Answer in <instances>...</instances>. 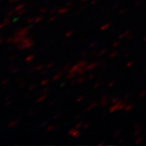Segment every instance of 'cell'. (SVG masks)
Segmentation results:
<instances>
[{"instance_id":"6da1fadb","label":"cell","mask_w":146,"mask_h":146,"mask_svg":"<svg viewBox=\"0 0 146 146\" xmlns=\"http://www.w3.org/2000/svg\"><path fill=\"white\" fill-rule=\"evenodd\" d=\"M126 104L124 102H123V101H119L118 102H116L115 103L114 106H112L110 108V112H111V113H114V112H116V111H119V110H124L125 109Z\"/></svg>"},{"instance_id":"7a4b0ae2","label":"cell","mask_w":146,"mask_h":146,"mask_svg":"<svg viewBox=\"0 0 146 146\" xmlns=\"http://www.w3.org/2000/svg\"><path fill=\"white\" fill-rule=\"evenodd\" d=\"M68 134H69L70 136L75 137V138H79L80 136H81V132H80V131L78 130V128H76V127L71 129V130L69 131Z\"/></svg>"},{"instance_id":"3957f363","label":"cell","mask_w":146,"mask_h":146,"mask_svg":"<svg viewBox=\"0 0 146 146\" xmlns=\"http://www.w3.org/2000/svg\"><path fill=\"white\" fill-rule=\"evenodd\" d=\"M98 65H99V63H96V62L88 63V65L85 67V70H86V72H87V71H90V70H93V69H94L95 68H97Z\"/></svg>"},{"instance_id":"277c9868","label":"cell","mask_w":146,"mask_h":146,"mask_svg":"<svg viewBox=\"0 0 146 146\" xmlns=\"http://www.w3.org/2000/svg\"><path fill=\"white\" fill-rule=\"evenodd\" d=\"M98 103L97 102H93L86 108V110H85L84 111H85V112H86V111H90L91 110H93L94 108H95V107H97V106H98Z\"/></svg>"},{"instance_id":"5b68a950","label":"cell","mask_w":146,"mask_h":146,"mask_svg":"<svg viewBox=\"0 0 146 146\" xmlns=\"http://www.w3.org/2000/svg\"><path fill=\"white\" fill-rule=\"evenodd\" d=\"M133 108H134V105L132 104H129V105H127L125 107V110L127 111V112H129V111H131V110H133Z\"/></svg>"},{"instance_id":"8992f818","label":"cell","mask_w":146,"mask_h":146,"mask_svg":"<svg viewBox=\"0 0 146 146\" xmlns=\"http://www.w3.org/2000/svg\"><path fill=\"white\" fill-rule=\"evenodd\" d=\"M106 103H108V97L104 96V97L102 98V106H105Z\"/></svg>"},{"instance_id":"52a82bcc","label":"cell","mask_w":146,"mask_h":146,"mask_svg":"<svg viewBox=\"0 0 146 146\" xmlns=\"http://www.w3.org/2000/svg\"><path fill=\"white\" fill-rule=\"evenodd\" d=\"M68 11H69V8H61V9H59V10L58 11V12L59 14H65V13L68 12Z\"/></svg>"},{"instance_id":"ba28073f","label":"cell","mask_w":146,"mask_h":146,"mask_svg":"<svg viewBox=\"0 0 146 146\" xmlns=\"http://www.w3.org/2000/svg\"><path fill=\"white\" fill-rule=\"evenodd\" d=\"M110 26V23H108V24H105L103 26H102L101 28H100V29L103 31V30H106V29H108Z\"/></svg>"},{"instance_id":"9c48e42d","label":"cell","mask_w":146,"mask_h":146,"mask_svg":"<svg viewBox=\"0 0 146 146\" xmlns=\"http://www.w3.org/2000/svg\"><path fill=\"white\" fill-rule=\"evenodd\" d=\"M130 33V31H126L124 32L123 34H121L119 36V38H124V37H127L128 36V33Z\"/></svg>"},{"instance_id":"30bf717a","label":"cell","mask_w":146,"mask_h":146,"mask_svg":"<svg viewBox=\"0 0 146 146\" xmlns=\"http://www.w3.org/2000/svg\"><path fill=\"white\" fill-rule=\"evenodd\" d=\"M61 76H62V72L58 73L57 75H55V76L54 77V80H59V79L61 78Z\"/></svg>"},{"instance_id":"8fae6325","label":"cell","mask_w":146,"mask_h":146,"mask_svg":"<svg viewBox=\"0 0 146 146\" xmlns=\"http://www.w3.org/2000/svg\"><path fill=\"white\" fill-rule=\"evenodd\" d=\"M84 80H85V78H84V77H80V78L76 80V83H78V84L84 83Z\"/></svg>"},{"instance_id":"7c38bea8","label":"cell","mask_w":146,"mask_h":146,"mask_svg":"<svg viewBox=\"0 0 146 146\" xmlns=\"http://www.w3.org/2000/svg\"><path fill=\"white\" fill-rule=\"evenodd\" d=\"M142 141H143V137H140V138H137L136 141V145H140L142 143Z\"/></svg>"},{"instance_id":"4fadbf2b","label":"cell","mask_w":146,"mask_h":146,"mask_svg":"<svg viewBox=\"0 0 146 146\" xmlns=\"http://www.w3.org/2000/svg\"><path fill=\"white\" fill-rule=\"evenodd\" d=\"M145 95H146V91H143V92H141V94H140V95H139V98H144Z\"/></svg>"},{"instance_id":"5bb4252c","label":"cell","mask_w":146,"mask_h":146,"mask_svg":"<svg viewBox=\"0 0 146 146\" xmlns=\"http://www.w3.org/2000/svg\"><path fill=\"white\" fill-rule=\"evenodd\" d=\"M118 54H119V53H118V52L112 53V54H110V58H115V57H116V56H117Z\"/></svg>"},{"instance_id":"9a60e30c","label":"cell","mask_w":146,"mask_h":146,"mask_svg":"<svg viewBox=\"0 0 146 146\" xmlns=\"http://www.w3.org/2000/svg\"><path fill=\"white\" fill-rule=\"evenodd\" d=\"M73 33H74V32H73V31L68 32V33H66V36H67V37H69V36H72Z\"/></svg>"},{"instance_id":"2e32d148","label":"cell","mask_w":146,"mask_h":146,"mask_svg":"<svg viewBox=\"0 0 146 146\" xmlns=\"http://www.w3.org/2000/svg\"><path fill=\"white\" fill-rule=\"evenodd\" d=\"M119 101V98H114L112 99V101H111V102H112V103H116V102H118Z\"/></svg>"},{"instance_id":"e0dca14e","label":"cell","mask_w":146,"mask_h":146,"mask_svg":"<svg viewBox=\"0 0 146 146\" xmlns=\"http://www.w3.org/2000/svg\"><path fill=\"white\" fill-rule=\"evenodd\" d=\"M82 125H83V123L80 122V123H78L76 125V128H80V127H82Z\"/></svg>"},{"instance_id":"ac0fdd59","label":"cell","mask_w":146,"mask_h":146,"mask_svg":"<svg viewBox=\"0 0 146 146\" xmlns=\"http://www.w3.org/2000/svg\"><path fill=\"white\" fill-rule=\"evenodd\" d=\"M106 52V50H104L103 51H100V52H98V56H101V55L104 54Z\"/></svg>"},{"instance_id":"d6986e66","label":"cell","mask_w":146,"mask_h":146,"mask_svg":"<svg viewBox=\"0 0 146 146\" xmlns=\"http://www.w3.org/2000/svg\"><path fill=\"white\" fill-rule=\"evenodd\" d=\"M102 84V82H100V81H98V83H97V84H94V89H97V88H98V87L99 86L100 84Z\"/></svg>"},{"instance_id":"ffe728a7","label":"cell","mask_w":146,"mask_h":146,"mask_svg":"<svg viewBox=\"0 0 146 146\" xmlns=\"http://www.w3.org/2000/svg\"><path fill=\"white\" fill-rule=\"evenodd\" d=\"M115 133V134H114V137H117V136L119 135V130L116 131Z\"/></svg>"},{"instance_id":"44dd1931","label":"cell","mask_w":146,"mask_h":146,"mask_svg":"<svg viewBox=\"0 0 146 146\" xmlns=\"http://www.w3.org/2000/svg\"><path fill=\"white\" fill-rule=\"evenodd\" d=\"M89 126H90V123H86V124H84V129H87L88 127H89Z\"/></svg>"},{"instance_id":"7402d4cb","label":"cell","mask_w":146,"mask_h":146,"mask_svg":"<svg viewBox=\"0 0 146 146\" xmlns=\"http://www.w3.org/2000/svg\"><path fill=\"white\" fill-rule=\"evenodd\" d=\"M84 99V97H80V98H79L78 99L76 100V102H82V100Z\"/></svg>"},{"instance_id":"603a6c76","label":"cell","mask_w":146,"mask_h":146,"mask_svg":"<svg viewBox=\"0 0 146 146\" xmlns=\"http://www.w3.org/2000/svg\"><path fill=\"white\" fill-rule=\"evenodd\" d=\"M119 44H120V42H117V43H114V44H113V46L116 47V46H119Z\"/></svg>"},{"instance_id":"cb8c5ba5","label":"cell","mask_w":146,"mask_h":146,"mask_svg":"<svg viewBox=\"0 0 146 146\" xmlns=\"http://www.w3.org/2000/svg\"><path fill=\"white\" fill-rule=\"evenodd\" d=\"M115 81H112V82H111V83L109 84V85H108V86H109V87H111V86H112V85H115Z\"/></svg>"},{"instance_id":"d4e9b609","label":"cell","mask_w":146,"mask_h":146,"mask_svg":"<svg viewBox=\"0 0 146 146\" xmlns=\"http://www.w3.org/2000/svg\"><path fill=\"white\" fill-rule=\"evenodd\" d=\"M133 62H132V61H131L130 62V63H129V64H127V67H130L131 65H133Z\"/></svg>"},{"instance_id":"484cf974","label":"cell","mask_w":146,"mask_h":146,"mask_svg":"<svg viewBox=\"0 0 146 146\" xmlns=\"http://www.w3.org/2000/svg\"><path fill=\"white\" fill-rule=\"evenodd\" d=\"M94 77H95V75L94 74H91V76L89 77V80H92Z\"/></svg>"},{"instance_id":"4316f807","label":"cell","mask_w":146,"mask_h":146,"mask_svg":"<svg viewBox=\"0 0 146 146\" xmlns=\"http://www.w3.org/2000/svg\"><path fill=\"white\" fill-rule=\"evenodd\" d=\"M73 4V2H70V3H67V6H72Z\"/></svg>"},{"instance_id":"83f0119b","label":"cell","mask_w":146,"mask_h":146,"mask_svg":"<svg viewBox=\"0 0 146 146\" xmlns=\"http://www.w3.org/2000/svg\"><path fill=\"white\" fill-rule=\"evenodd\" d=\"M144 41H146V36L145 37V38H144Z\"/></svg>"}]
</instances>
